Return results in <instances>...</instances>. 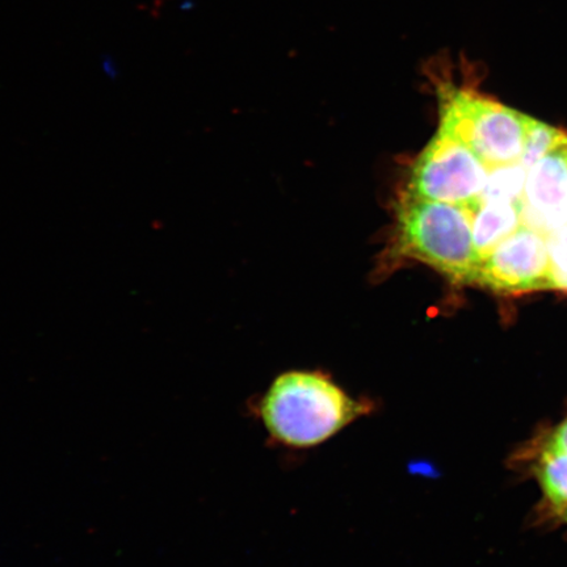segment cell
I'll use <instances>...</instances> for the list:
<instances>
[{
    "instance_id": "6da1fadb",
    "label": "cell",
    "mask_w": 567,
    "mask_h": 567,
    "mask_svg": "<svg viewBox=\"0 0 567 567\" xmlns=\"http://www.w3.org/2000/svg\"><path fill=\"white\" fill-rule=\"evenodd\" d=\"M374 409L371 400L353 399L329 375L292 371L272 382L257 413L274 442L303 450L328 442Z\"/></svg>"
},
{
    "instance_id": "7a4b0ae2",
    "label": "cell",
    "mask_w": 567,
    "mask_h": 567,
    "mask_svg": "<svg viewBox=\"0 0 567 567\" xmlns=\"http://www.w3.org/2000/svg\"><path fill=\"white\" fill-rule=\"evenodd\" d=\"M399 243L401 254L435 268L453 282L473 286L481 260L470 207L406 196L399 209Z\"/></svg>"
},
{
    "instance_id": "3957f363",
    "label": "cell",
    "mask_w": 567,
    "mask_h": 567,
    "mask_svg": "<svg viewBox=\"0 0 567 567\" xmlns=\"http://www.w3.org/2000/svg\"><path fill=\"white\" fill-rule=\"evenodd\" d=\"M439 130L463 142L488 168L520 162L527 115L444 80L435 70Z\"/></svg>"
},
{
    "instance_id": "277c9868",
    "label": "cell",
    "mask_w": 567,
    "mask_h": 567,
    "mask_svg": "<svg viewBox=\"0 0 567 567\" xmlns=\"http://www.w3.org/2000/svg\"><path fill=\"white\" fill-rule=\"evenodd\" d=\"M488 173L491 168L463 142L437 131L414 162L408 197L465 205L473 212Z\"/></svg>"
},
{
    "instance_id": "5b68a950",
    "label": "cell",
    "mask_w": 567,
    "mask_h": 567,
    "mask_svg": "<svg viewBox=\"0 0 567 567\" xmlns=\"http://www.w3.org/2000/svg\"><path fill=\"white\" fill-rule=\"evenodd\" d=\"M547 237L522 225L481 261L473 286L496 293H527L551 289Z\"/></svg>"
},
{
    "instance_id": "8992f818",
    "label": "cell",
    "mask_w": 567,
    "mask_h": 567,
    "mask_svg": "<svg viewBox=\"0 0 567 567\" xmlns=\"http://www.w3.org/2000/svg\"><path fill=\"white\" fill-rule=\"evenodd\" d=\"M509 465L536 482L543 519L567 527V414L536 431L513 453Z\"/></svg>"
},
{
    "instance_id": "52a82bcc",
    "label": "cell",
    "mask_w": 567,
    "mask_h": 567,
    "mask_svg": "<svg viewBox=\"0 0 567 567\" xmlns=\"http://www.w3.org/2000/svg\"><path fill=\"white\" fill-rule=\"evenodd\" d=\"M522 219L523 225L545 237L567 225V144L528 169Z\"/></svg>"
},
{
    "instance_id": "ba28073f",
    "label": "cell",
    "mask_w": 567,
    "mask_h": 567,
    "mask_svg": "<svg viewBox=\"0 0 567 567\" xmlns=\"http://www.w3.org/2000/svg\"><path fill=\"white\" fill-rule=\"evenodd\" d=\"M523 225L522 202L487 200L473 210V237L480 260Z\"/></svg>"
},
{
    "instance_id": "9c48e42d",
    "label": "cell",
    "mask_w": 567,
    "mask_h": 567,
    "mask_svg": "<svg viewBox=\"0 0 567 567\" xmlns=\"http://www.w3.org/2000/svg\"><path fill=\"white\" fill-rule=\"evenodd\" d=\"M527 173L520 162L491 168L478 203L487 200L522 202Z\"/></svg>"
},
{
    "instance_id": "30bf717a",
    "label": "cell",
    "mask_w": 567,
    "mask_h": 567,
    "mask_svg": "<svg viewBox=\"0 0 567 567\" xmlns=\"http://www.w3.org/2000/svg\"><path fill=\"white\" fill-rule=\"evenodd\" d=\"M567 144V134L550 125L528 117L526 140L520 163L528 169L557 147Z\"/></svg>"
},
{
    "instance_id": "8fae6325",
    "label": "cell",
    "mask_w": 567,
    "mask_h": 567,
    "mask_svg": "<svg viewBox=\"0 0 567 567\" xmlns=\"http://www.w3.org/2000/svg\"><path fill=\"white\" fill-rule=\"evenodd\" d=\"M550 255L551 289L567 292V225L547 237Z\"/></svg>"
},
{
    "instance_id": "7c38bea8",
    "label": "cell",
    "mask_w": 567,
    "mask_h": 567,
    "mask_svg": "<svg viewBox=\"0 0 567 567\" xmlns=\"http://www.w3.org/2000/svg\"><path fill=\"white\" fill-rule=\"evenodd\" d=\"M102 65L104 68L105 74L111 76L112 80H116L118 71L115 61L112 60V56L103 55Z\"/></svg>"
}]
</instances>
